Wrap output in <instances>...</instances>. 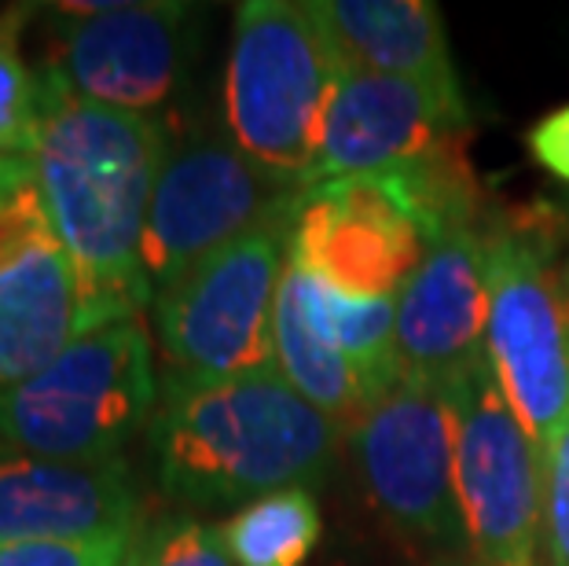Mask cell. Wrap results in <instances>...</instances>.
I'll return each instance as SVG.
<instances>
[{
    "mask_svg": "<svg viewBox=\"0 0 569 566\" xmlns=\"http://www.w3.org/2000/svg\"><path fill=\"white\" fill-rule=\"evenodd\" d=\"M132 529H140V497L126 460L59 464L0 445V545Z\"/></svg>",
    "mask_w": 569,
    "mask_h": 566,
    "instance_id": "obj_15",
    "label": "cell"
},
{
    "mask_svg": "<svg viewBox=\"0 0 569 566\" xmlns=\"http://www.w3.org/2000/svg\"><path fill=\"white\" fill-rule=\"evenodd\" d=\"M489 255L486 228H456L427 247V258L397 295V349L405 371L448 383L486 354Z\"/></svg>",
    "mask_w": 569,
    "mask_h": 566,
    "instance_id": "obj_14",
    "label": "cell"
},
{
    "mask_svg": "<svg viewBox=\"0 0 569 566\" xmlns=\"http://www.w3.org/2000/svg\"><path fill=\"white\" fill-rule=\"evenodd\" d=\"M368 497L386 519L433 540H463L456 419L445 383L405 371L349 430Z\"/></svg>",
    "mask_w": 569,
    "mask_h": 566,
    "instance_id": "obj_10",
    "label": "cell"
},
{
    "mask_svg": "<svg viewBox=\"0 0 569 566\" xmlns=\"http://www.w3.org/2000/svg\"><path fill=\"white\" fill-rule=\"evenodd\" d=\"M346 70L459 86L445 19L430 0H309Z\"/></svg>",
    "mask_w": 569,
    "mask_h": 566,
    "instance_id": "obj_16",
    "label": "cell"
},
{
    "mask_svg": "<svg viewBox=\"0 0 569 566\" xmlns=\"http://www.w3.org/2000/svg\"><path fill=\"white\" fill-rule=\"evenodd\" d=\"M162 376L140 317L84 331L41 371L0 387V445L59 464L122 460L151 424Z\"/></svg>",
    "mask_w": 569,
    "mask_h": 566,
    "instance_id": "obj_4",
    "label": "cell"
},
{
    "mask_svg": "<svg viewBox=\"0 0 569 566\" xmlns=\"http://www.w3.org/2000/svg\"><path fill=\"white\" fill-rule=\"evenodd\" d=\"M463 122L467 103L459 86L346 70L327 115L312 185L401 170L463 132Z\"/></svg>",
    "mask_w": 569,
    "mask_h": 566,
    "instance_id": "obj_13",
    "label": "cell"
},
{
    "mask_svg": "<svg viewBox=\"0 0 569 566\" xmlns=\"http://www.w3.org/2000/svg\"><path fill=\"white\" fill-rule=\"evenodd\" d=\"M342 78L309 0H247L224 67L228 140L280 185L309 188Z\"/></svg>",
    "mask_w": 569,
    "mask_h": 566,
    "instance_id": "obj_3",
    "label": "cell"
},
{
    "mask_svg": "<svg viewBox=\"0 0 569 566\" xmlns=\"http://www.w3.org/2000/svg\"><path fill=\"white\" fill-rule=\"evenodd\" d=\"M44 11H52V52L44 59L78 96L151 118L173 100L188 67V4L67 0Z\"/></svg>",
    "mask_w": 569,
    "mask_h": 566,
    "instance_id": "obj_11",
    "label": "cell"
},
{
    "mask_svg": "<svg viewBox=\"0 0 569 566\" xmlns=\"http://www.w3.org/2000/svg\"><path fill=\"white\" fill-rule=\"evenodd\" d=\"M290 269L298 276L301 302H306L312 328L338 354L353 360L371 383L390 390L405 376V360L397 349V298H349L306 276L295 261H290Z\"/></svg>",
    "mask_w": 569,
    "mask_h": 566,
    "instance_id": "obj_18",
    "label": "cell"
},
{
    "mask_svg": "<svg viewBox=\"0 0 569 566\" xmlns=\"http://www.w3.org/2000/svg\"><path fill=\"white\" fill-rule=\"evenodd\" d=\"M96 331L81 276L44 207L30 155L0 159V387Z\"/></svg>",
    "mask_w": 569,
    "mask_h": 566,
    "instance_id": "obj_8",
    "label": "cell"
},
{
    "mask_svg": "<svg viewBox=\"0 0 569 566\" xmlns=\"http://www.w3.org/2000/svg\"><path fill=\"white\" fill-rule=\"evenodd\" d=\"M566 276H569V265H566Z\"/></svg>",
    "mask_w": 569,
    "mask_h": 566,
    "instance_id": "obj_25",
    "label": "cell"
},
{
    "mask_svg": "<svg viewBox=\"0 0 569 566\" xmlns=\"http://www.w3.org/2000/svg\"><path fill=\"white\" fill-rule=\"evenodd\" d=\"M30 162L59 239L81 276L92 328L151 309L143 228L169 155L159 118L84 100L41 59Z\"/></svg>",
    "mask_w": 569,
    "mask_h": 566,
    "instance_id": "obj_1",
    "label": "cell"
},
{
    "mask_svg": "<svg viewBox=\"0 0 569 566\" xmlns=\"http://www.w3.org/2000/svg\"><path fill=\"white\" fill-rule=\"evenodd\" d=\"M338 435L342 427L276 368L232 379L166 371L148 424L162 493L191 508H243L280 489H312Z\"/></svg>",
    "mask_w": 569,
    "mask_h": 566,
    "instance_id": "obj_2",
    "label": "cell"
},
{
    "mask_svg": "<svg viewBox=\"0 0 569 566\" xmlns=\"http://www.w3.org/2000/svg\"><path fill=\"white\" fill-rule=\"evenodd\" d=\"M543 556L569 566V419L543 445Z\"/></svg>",
    "mask_w": 569,
    "mask_h": 566,
    "instance_id": "obj_23",
    "label": "cell"
},
{
    "mask_svg": "<svg viewBox=\"0 0 569 566\" xmlns=\"http://www.w3.org/2000/svg\"><path fill=\"white\" fill-rule=\"evenodd\" d=\"M456 419V489L481 566H540L543 449L507 401L489 349L445 383Z\"/></svg>",
    "mask_w": 569,
    "mask_h": 566,
    "instance_id": "obj_6",
    "label": "cell"
},
{
    "mask_svg": "<svg viewBox=\"0 0 569 566\" xmlns=\"http://www.w3.org/2000/svg\"><path fill=\"white\" fill-rule=\"evenodd\" d=\"M320 504L312 489H280L243 504L221 523L236 566H306L320 545Z\"/></svg>",
    "mask_w": 569,
    "mask_h": 566,
    "instance_id": "obj_19",
    "label": "cell"
},
{
    "mask_svg": "<svg viewBox=\"0 0 569 566\" xmlns=\"http://www.w3.org/2000/svg\"><path fill=\"white\" fill-rule=\"evenodd\" d=\"M126 566H236L228 556L221 526L191 515H162L137 529Z\"/></svg>",
    "mask_w": 569,
    "mask_h": 566,
    "instance_id": "obj_21",
    "label": "cell"
},
{
    "mask_svg": "<svg viewBox=\"0 0 569 566\" xmlns=\"http://www.w3.org/2000/svg\"><path fill=\"white\" fill-rule=\"evenodd\" d=\"M272 354H276V371H280L312 408H320V413L327 419H335L342 430H353L360 419H365L368 408L386 394L379 383H371L353 360L338 354V349L312 328L290 261L283 269L280 295H276Z\"/></svg>",
    "mask_w": 569,
    "mask_h": 566,
    "instance_id": "obj_17",
    "label": "cell"
},
{
    "mask_svg": "<svg viewBox=\"0 0 569 566\" xmlns=\"http://www.w3.org/2000/svg\"><path fill=\"white\" fill-rule=\"evenodd\" d=\"M132 534L78 537V540H22V545H0V566H126Z\"/></svg>",
    "mask_w": 569,
    "mask_h": 566,
    "instance_id": "obj_22",
    "label": "cell"
},
{
    "mask_svg": "<svg viewBox=\"0 0 569 566\" xmlns=\"http://www.w3.org/2000/svg\"><path fill=\"white\" fill-rule=\"evenodd\" d=\"M529 155L540 170H548L555 180L569 185V103L555 107L540 122H532L526 132Z\"/></svg>",
    "mask_w": 569,
    "mask_h": 566,
    "instance_id": "obj_24",
    "label": "cell"
},
{
    "mask_svg": "<svg viewBox=\"0 0 569 566\" xmlns=\"http://www.w3.org/2000/svg\"><path fill=\"white\" fill-rule=\"evenodd\" d=\"M486 255V349L507 401L543 449L569 419V276L529 225L489 228Z\"/></svg>",
    "mask_w": 569,
    "mask_h": 566,
    "instance_id": "obj_7",
    "label": "cell"
},
{
    "mask_svg": "<svg viewBox=\"0 0 569 566\" xmlns=\"http://www.w3.org/2000/svg\"><path fill=\"white\" fill-rule=\"evenodd\" d=\"M290 214L295 207L154 291L151 312L166 371L188 379H232L276 368L272 312L287 269Z\"/></svg>",
    "mask_w": 569,
    "mask_h": 566,
    "instance_id": "obj_5",
    "label": "cell"
},
{
    "mask_svg": "<svg viewBox=\"0 0 569 566\" xmlns=\"http://www.w3.org/2000/svg\"><path fill=\"white\" fill-rule=\"evenodd\" d=\"M33 4L0 8V159L30 155L33 118H38V75L22 56V33L33 19Z\"/></svg>",
    "mask_w": 569,
    "mask_h": 566,
    "instance_id": "obj_20",
    "label": "cell"
},
{
    "mask_svg": "<svg viewBox=\"0 0 569 566\" xmlns=\"http://www.w3.org/2000/svg\"><path fill=\"white\" fill-rule=\"evenodd\" d=\"M287 258L338 295L397 298L427 239L382 173L338 177L298 191Z\"/></svg>",
    "mask_w": 569,
    "mask_h": 566,
    "instance_id": "obj_12",
    "label": "cell"
},
{
    "mask_svg": "<svg viewBox=\"0 0 569 566\" xmlns=\"http://www.w3.org/2000/svg\"><path fill=\"white\" fill-rule=\"evenodd\" d=\"M298 191L253 166L228 132H202L184 143L169 140L143 228L151 298L206 255L290 210Z\"/></svg>",
    "mask_w": 569,
    "mask_h": 566,
    "instance_id": "obj_9",
    "label": "cell"
}]
</instances>
